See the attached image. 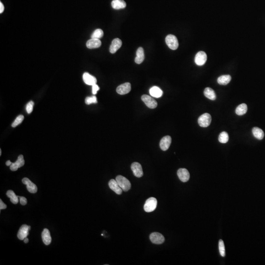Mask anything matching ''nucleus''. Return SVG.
Here are the masks:
<instances>
[{
	"mask_svg": "<svg viewBox=\"0 0 265 265\" xmlns=\"http://www.w3.org/2000/svg\"><path fill=\"white\" fill-rule=\"evenodd\" d=\"M42 238L45 245H49L51 243L52 238L48 229L47 228L44 229L42 233Z\"/></svg>",
	"mask_w": 265,
	"mask_h": 265,
	"instance_id": "nucleus-19",
	"label": "nucleus"
},
{
	"mask_svg": "<svg viewBox=\"0 0 265 265\" xmlns=\"http://www.w3.org/2000/svg\"><path fill=\"white\" fill-rule=\"evenodd\" d=\"M108 186H109L110 189L114 191L116 194H119V195L122 194V190L121 189V188L120 187L119 185L117 183L116 180L111 179L108 183Z\"/></svg>",
	"mask_w": 265,
	"mask_h": 265,
	"instance_id": "nucleus-17",
	"label": "nucleus"
},
{
	"mask_svg": "<svg viewBox=\"0 0 265 265\" xmlns=\"http://www.w3.org/2000/svg\"><path fill=\"white\" fill-rule=\"evenodd\" d=\"M116 181L124 192H127L130 189L131 184L129 180L122 175H118L116 177Z\"/></svg>",
	"mask_w": 265,
	"mask_h": 265,
	"instance_id": "nucleus-1",
	"label": "nucleus"
},
{
	"mask_svg": "<svg viewBox=\"0 0 265 265\" xmlns=\"http://www.w3.org/2000/svg\"><path fill=\"white\" fill-rule=\"evenodd\" d=\"M131 169L136 177L140 178L144 175L142 166L140 163L134 162L131 165Z\"/></svg>",
	"mask_w": 265,
	"mask_h": 265,
	"instance_id": "nucleus-9",
	"label": "nucleus"
},
{
	"mask_svg": "<svg viewBox=\"0 0 265 265\" xmlns=\"http://www.w3.org/2000/svg\"><path fill=\"white\" fill-rule=\"evenodd\" d=\"M92 86V93L93 94H96L97 93L98 91L99 90V87L97 84H95Z\"/></svg>",
	"mask_w": 265,
	"mask_h": 265,
	"instance_id": "nucleus-35",
	"label": "nucleus"
},
{
	"mask_svg": "<svg viewBox=\"0 0 265 265\" xmlns=\"http://www.w3.org/2000/svg\"><path fill=\"white\" fill-rule=\"evenodd\" d=\"M247 111V106L246 104L238 105L236 109V113L238 116H243L246 114Z\"/></svg>",
	"mask_w": 265,
	"mask_h": 265,
	"instance_id": "nucleus-26",
	"label": "nucleus"
},
{
	"mask_svg": "<svg viewBox=\"0 0 265 265\" xmlns=\"http://www.w3.org/2000/svg\"><path fill=\"white\" fill-rule=\"evenodd\" d=\"M212 121L211 115L208 113H205L199 116L198 119L199 125L202 127H207L210 125Z\"/></svg>",
	"mask_w": 265,
	"mask_h": 265,
	"instance_id": "nucleus-4",
	"label": "nucleus"
},
{
	"mask_svg": "<svg viewBox=\"0 0 265 265\" xmlns=\"http://www.w3.org/2000/svg\"><path fill=\"white\" fill-rule=\"evenodd\" d=\"M18 198L20 199V202L21 204L22 205H26L27 203V200L26 198L23 197H18Z\"/></svg>",
	"mask_w": 265,
	"mask_h": 265,
	"instance_id": "nucleus-34",
	"label": "nucleus"
},
{
	"mask_svg": "<svg viewBox=\"0 0 265 265\" xmlns=\"http://www.w3.org/2000/svg\"><path fill=\"white\" fill-rule=\"evenodd\" d=\"M34 105V103L33 101H30L27 104L26 106V110L28 113H31L32 112Z\"/></svg>",
	"mask_w": 265,
	"mask_h": 265,
	"instance_id": "nucleus-33",
	"label": "nucleus"
},
{
	"mask_svg": "<svg viewBox=\"0 0 265 265\" xmlns=\"http://www.w3.org/2000/svg\"><path fill=\"white\" fill-rule=\"evenodd\" d=\"M6 195L8 198L10 199V201L12 203L16 204L18 203V197L15 194L13 191L11 190H9L6 193Z\"/></svg>",
	"mask_w": 265,
	"mask_h": 265,
	"instance_id": "nucleus-27",
	"label": "nucleus"
},
{
	"mask_svg": "<svg viewBox=\"0 0 265 265\" xmlns=\"http://www.w3.org/2000/svg\"><path fill=\"white\" fill-rule=\"evenodd\" d=\"M5 10V7L2 2H0V13H2Z\"/></svg>",
	"mask_w": 265,
	"mask_h": 265,
	"instance_id": "nucleus-37",
	"label": "nucleus"
},
{
	"mask_svg": "<svg viewBox=\"0 0 265 265\" xmlns=\"http://www.w3.org/2000/svg\"><path fill=\"white\" fill-rule=\"evenodd\" d=\"M122 41L119 39H115L112 40L110 47V52L112 54H114L122 46Z\"/></svg>",
	"mask_w": 265,
	"mask_h": 265,
	"instance_id": "nucleus-15",
	"label": "nucleus"
},
{
	"mask_svg": "<svg viewBox=\"0 0 265 265\" xmlns=\"http://www.w3.org/2000/svg\"><path fill=\"white\" fill-rule=\"evenodd\" d=\"M6 165H7V166H10V165H11V164H12V163H11V161H10L9 160L6 161Z\"/></svg>",
	"mask_w": 265,
	"mask_h": 265,
	"instance_id": "nucleus-38",
	"label": "nucleus"
},
{
	"mask_svg": "<svg viewBox=\"0 0 265 265\" xmlns=\"http://www.w3.org/2000/svg\"><path fill=\"white\" fill-rule=\"evenodd\" d=\"M137 56L135 58V63L137 64H141L145 59V54L144 49L142 47H140L137 51Z\"/></svg>",
	"mask_w": 265,
	"mask_h": 265,
	"instance_id": "nucleus-20",
	"label": "nucleus"
},
{
	"mask_svg": "<svg viewBox=\"0 0 265 265\" xmlns=\"http://www.w3.org/2000/svg\"><path fill=\"white\" fill-rule=\"evenodd\" d=\"M141 100L149 108H154L157 107L158 104H157V101L149 95H142L141 96Z\"/></svg>",
	"mask_w": 265,
	"mask_h": 265,
	"instance_id": "nucleus-6",
	"label": "nucleus"
},
{
	"mask_svg": "<svg viewBox=\"0 0 265 265\" xmlns=\"http://www.w3.org/2000/svg\"><path fill=\"white\" fill-rule=\"evenodd\" d=\"M218 247H219V253L221 255L222 257L225 256V248L224 242L222 240H219L218 242Z\"/></svg>",
	"mask_w": 265,
	"mask_h": 265,
	"instance_id": "nucleus-30",
	"label": "nucleus"
},
{
	"mask_svg": "<svg viewBox=\"0 0 265 265\" xmlns=\"http://www.w3.org/2000/svg\"><path fill=\"white\" fill-rule=\"evenodd\" d=\"M204 94L206 97L211 100L216 99V94L213 89L210 88H206L204 91Z\"/></svg>",
	"mask_w": 265,
	"mask_h": 265,
	"instance_id": "nucleus-23",
	"label": "nucleus"
},
{
	"mask_svg": "<svg viewBox=\"0 0 265 265\" xmlns=\"http://www.w3.org/2000/svg\"><path fill=\"white\" fill-rule=\"evenodd\" d=\"M22 182L24 184L26 185L27 190L30 193L35 194L38 191V188L36 185L33 183L29 179L24 178L22 179Z\"/></svg>",
	"mask_w": 265,
	"mask_h": 265,
	"instance_id": "nucleus-10",
	"label": "nucleus"
},
{
	"mask_svg": "<svg viewBox=\"0 0 265 265\" xmlns=\"http://www.w3.org/2000/svg\"><path fill=\"white\" fill-rule=\"evenodd\" d=\"M229 140V136L227 132H221L218 137V141L222 144H225L228 142Z\"/></svg>",
	"mask_w": 265,
	"mask_h": 265,
	"instance_id": "nucleus-28",
	"label": "nucleus"
},
{
	"mask_svg": "<svg viewBox=\"0 0 265 265\" xmlns=\"http://www.w3.org/2000/svg\"><path fill=\"white\" fill-rule=\"evenodd\" d=\"M25 161L24 157L22 155L19 156L17 160L15 163H12L11 165L10 166V169L12 171H16L18 168L22 167L24 165Z\"/></svg>",
	"mask_w": 265,
	"mask_h": 265,
	"instance_id": "nucleus-13",
	"label": "nucleus"
},
{
	"mask_svg": "<svg viewBox=\"0 0 265 265\" xmlns=\"http://www.w3.org/2000/svg\"><path fill=\"white\" fill-rule=\"evenodd\" d=\"M24 241L25 243H28L29 242V239L27 238V237L24 240Z\"/></svg>",
	"mask_w": 265,
	"mask_h": 265,
	"instance_id": "nucleus-39",
	"label": "nucleus"
},
{
	"mask_svg": "<svg viewBox=\"0 0 265 265\" xmlns=\"http://www.w3.org/2000/svg\"><path fill=\"white\" fill-rule=\"evenodd\" d=\"M165 42L168 47L170 49L175 50L178 48L179 46L178 41L175 35H169L165 38Z\"/></svg>",
	"mask_w": 265,
	"mask_h": 265,
	"instance_id": "nucleus-3",
	"label": "nucleus"
},
{
	"mask_svg": "<svg viewBox=\"0 0 265 265\" xmlns=\"http://www.w3.org/2000/svg\"><path fill=\"white\" fill-rule=\"evenodd\" d=\"M149 92L152 96L156 98L161 97L163 94V91L156 86L151 88L150 89Z\"/></svg>",
	"mask_w": 265,
	"mask_h": 265,
	"instance_id": "nucleus-22",
	"label": "nucleus"
},
{
	"mask_svg": "<svg viewBox=\"0 0 265 265\" xmlns=\"http://www.w3.org/2000/svg\"><path fill=\"white\" fill-rule=\"evenodd\" d=\"M24 117L23 115H20V116H18L17 118H16L14 121L13 122V123H12V126L13 127H15L18 126L19 124L22 123V121L24 120Z\"/></svg>",
	"mask_w": 265,
	"mask_h": 265,
	"instance_id": "nucleus-31",
	"label": "nucleus"
},
{
	"mask_svg": "<svg viewBox=\"0 0 265 265\" xmlns=\"http://www.w3.org/2000/svg\"><path fill=\"white\" fill-rule=\"evenodd\" d=\"M112 6L115 10L123 9L126 6V3L123 0H113L112 2Z\"/></svg>",
	"mask_w": 265,
	"mask_h": 265,
	"instance_id": "nucleus-21",
	"label": "nucleus"
},
{
	"mask_svg": "<svg viewBox=\"0 0 265 265\" xmlns=\"http://www.w3.org/2000/svg\"><path fill=\"white\" fill-rule=\"evenodd\" d=\"M6 208V205L2 202V199H0V209L2 210V209H5Z\"/></svg>",
	"mask_w": 265,
	"mask_h": 265,
	"instance_id": "nucleus-36",
	"label": "nucleus"
},
{
	"mask_svg": "<svg viewBox=\"0 0 265 265\" xmlns=\"http://www.w3.org/2000/svg\"><path fill=\"white\" fill-rule=\"evenodd\" d=\"M85 103L87 105H90V104H92V103H97V100L96 97L95 96L92 97H88L86 98L85 100Z\"/></svg>",
	"mask_w": 265,
	"mask_h": 265,
	"instance_id": "nucleus-32",
	"label": "nucleus"
},
{
	"mask_svg": "<svg viewBox=\"0 0 265 265\" xmlns=\"http://www.w3.org/2000/svg\"><path fill=\"white\" fill-rule=\"evenodd\" d=\"M84 81L86 84L89 86H93L96 84L97 79L94 76L90 75L88 73H84L83 76Z\"/></svg>",
	"mask_w": 265,
	"mask_h": 265,
	"instance_id": "nucleus-16",
	"label": "nucleus"
},
{
	"mask_svg": "<svg viewBox=\"0 0 265 265\" xmlns=\"http://www.w3.org/2000/svg\"><path fill=\"white\" fill-rule=\"evenodd\" d=\"M207 57L206 53L203 51L198 52L195 55L194 61L195 63L198 66H202L206 63Z\"/></svg>",
	"mask_w": 265,
	"mask_h": 265,
	"instance_id": "nucleus-8",
	"label": "nucleus"
},
{
	"mask_svg": "<svg viewBox=\"0 0 265 265\" xmlns=\"http://www.w3.org/2000/svg\"><path fill=\"white\" fill-rule=\"evenodd\" d=\"M30 226L24 224L20 228L17 233V237L20 240H24L27 237L29 234V230H30Z\"/></svg>",
	"mask_w": 265,
	"mask_h": 265,
	"instance_id": "nucleus-7",
	"label": "nucleus"
},
{
	"mask_svg": "<svg viewBox=\"0 0 265 265\" xmlns=\"http://www.w3.org/2000/svg\"><path fill=\"white\" fill-rule=\"evenodd\" d=\"M171 143V138L169 136L163 137L161 140L160 146L161 149L163 151H166L169 149Z\"/></svg>",
	"mask_w": 265,
	"mask_h": 265,
	"instance_id": "nucleus-14",
	"label": "nucleus"
},
{
	"mask_svg": "<svg viewBox=\"0 0 265 265\" xmlns=\"http://www.w3.org/2000/svg\"><path fill=\"white\" fill-rule=\"evenodd\" d=\"M2 155V151L1 149L0 150V155L1 156Z\"/></svg>",
	"mask_w": 265,
	"mask_h": 265,
	"instance_id": "nucleus-40",
	"label": "nucleus"
},
{
	"mask_svg": "<svg viewBox=\"0 0 265 265\" xmlns=\"http://www.w3.org/2000/svg\"><path fill=\"white\" fill-rule=\"evenodd\" d=\"M177 175L182 182H186L189 181L190 177L189 172L187 169H180L177 171Z\"/></svg>",
	"mask_w": 265,
	"mask_h": 265,
	"instance_id": "nucleus-12",
	"label": "nucleus"
},
{
	"mask_svg": "<svg viewBox=\"0 0 265 265\" xmlns=\"http://www.w3.org/2000/svg\"><path fill=\"white\" fill-rule=\"evenodd\" d=\"M131 90V85L129 83H126L118 86L116 88V92L120 95L127 94Z\"/></svg>",
	"mask_w": 265,
	"mask_h": 265,
	"instance_id": "nucleus-11",
	"label": "nucleus"
},
{
	"mask_svg": "<svg viewBox=\"0 0 265 265\" xmlns=\"http://www.w3.org/2000/svg\"><path fill=\"white\" fill-rule=\"evenodd\" d=\"M103 35L104 33L101 29H96L92 34L91 38L92 39H100L102 38Z\"/></svg>",
	"mask_w": 265,
	"mask_h": 265,
	"instance_id": "nucleus-29",
	"label": "nucleus"
},
{
	"mask_svg": "<svg viewBox=\"0 0 265 265\" xmlns=\"http://www.w3.org/2000/svg\"><path fill=\"white\" fill-rule=\"evenodd\" d=\"M150 240L151 242L157 245H160L165 242V237L162 234L158 232H153L150 235Z\"/></svg>",
	"mask_w": 265,
	"mask_h": 265,
	"instance_id": "nucleus-5",
	"label": "nucleus"
},
{
	"mask_svg": "<svg viewBox=\"0 0 265 265\" xmlns=\"http://www.w3.org/2000/svg\"><path fill=\"white\" fill-rule=\"evenodd\" d=\"M101 41L99 39H92L88 40L87 42V47L89 49H94L99 48L101 45Z\"/></svg>",
	"mask_w": 265,
	"mask_h": 265,
	"instance_id": "nucleus-18",
	"label": "nucleus"
},
{
	"mask_svg": "<svg viewBox=\"0 0 265 265\" xmlns=\"http://www.w3.org/2000/svg\"><path fill=\"white\" fill-rule=\"evenodd\" d=\"M157 200L154 198H150L146 200L144 210L146 212H152L155 210L157 207Z\"/></svg>",
	"mask_w": 265,
	"mask_h": 265,
	"instance_id": "nucleus-2",
	"label": "nucleus"
},
{
	"mask_svg": "<svg viewBox=\"0 0 265 265\" xmlns=\"http://www.w3.org/2000/svg\"><path fill=\"white\" fill-rule=\"evenodd\" d=\"M252 134L254 137L258 140H261L264 138V132L263 131L258 127H254L252 129Z\"/></svg>",
	"mask_w": 265,
	"mask_h": 265,
	"instance_id": "nucleus-24",
	"label": "nucleus"
},
{
	"mask_svg": "<svg viewBox=\"0 0 265 265\" xmlns=\"http://www.w3.org/2000/svg\"><path fill=\"white\" fill-rule=\"evenodd\" d=\"M231 80V77L229 75H222L218 79V83L221 85H226Z\"/></svg>",
	"mask_w": 265,
	"mask_h": 265,
	"instance_id": "nucleus-25",
	"label": "nucleus"
}]
</instances>
